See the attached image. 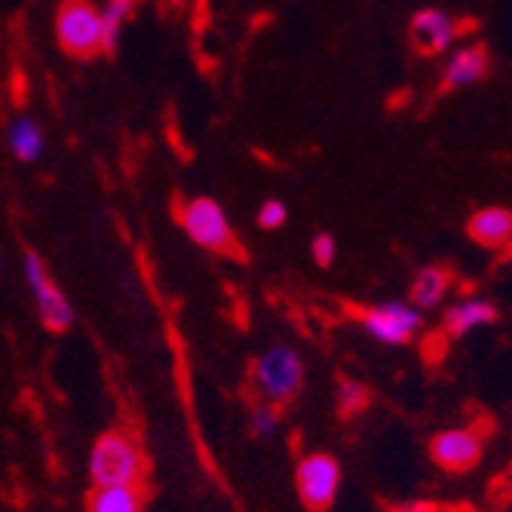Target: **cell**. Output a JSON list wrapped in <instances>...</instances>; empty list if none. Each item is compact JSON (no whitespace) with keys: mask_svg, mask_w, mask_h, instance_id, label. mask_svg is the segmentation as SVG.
<instances>
[{"mask_svg":"<svg viewBox=\"0 0 512 512\" xmlns=\"http://www.w3.org/2000/svg\"><path fill=\"white\" fill-rule=\"evenodd\" d=\"M145 454L138 442L120 430L102 433L89 451L92 485H135L145 479Z\"/></svg>","mask_w":512,"mask_h":512,"instance_id":"6da1fadb","label":"cell"},{"mask_svg":"<svg viewBox=\"0 0 512 512\" xmlns=\"http://www.w3.org/2000/svg\"><path fill=\"white\" fill-rule=\"evenodd\" d=\"M252 384L264 402L283 408L298 399L304 387V359L295 347L276 344L264 350L252 365Z\"/></svg>","mask_w":512,"mask_h":512,"instance_id":"7a4b0ae2","label":"cell"},{"mask_svg":"<svg viewBox=\"0 0 512 512\" xmlns=\"http://www.w3.org/2000/svg\"><path fill=\"white\" fill-rule=\"evenodd\" d=\"M181 227L197 246L215 255H234L237 252V234L230 224L224 206L212 197H194L181 206Z\"/></svg>","mask_w":512,"mask_h":512,"instance_id":"3957f363","label":"cell"},{"mask_svg":"<svg viewBox=\"0 0 512 512\" xmlns=\"http://www.w3.org/2000/svg\"><path fill=\"white\" fill-rule=\"evenodd\" d=\"M56 40L74 59L102 53V13L92 0H65L56 13Z\"/></svg>","mask_w":512,"mask_h":512,"instance_id":"277c9868","label":"cell"},{"mask_svg":"<svg viewBox=\"0 0 512 512\" xmlns=\"http://www.w3.org/2000/svg\"><path fill=\"white\" fill-rule=\"evenodd\" d=\"M22 270H25V283L31 289V298H34V307H37V316L43 322V329H50V332H68L71 322H74V307H71L68 295L59 289V283L50 276V270H46L43 258L34 249L25 252Z\"/></svg>","mask_w":512,"mask_h":512,"instance_id":"5b68a950","label":"cell"},{"mask_svg":"<svg viewBox=\"0 0 512 512\" xmlns=\"http://www.w3.org/2000/svg\"><path fill=\"white\" fill-rule=\"evenodd\" d=\"M362 329L387 347H405L421 335L424 310H417L411 301H384L362 313Z\"/></svg>","mask_w":512,"mask_h":512,"instance_id":"8992f818","label":"cell"},{"mask_svg":"<svg viewBox=\"0 0 512 512\" xmlns=\"http://www.w3.org/2000/svg\"><path fill=\"white\" fill-rule=\"evenodd\" d=\"M295 482H298L301 503L313 512H322L335 503V497L341 491V463L332 454L313 451L298 460Z\"/></svg>","mask_w":512,"mask_h":512,"instance_id":"52a82bcc","label":"cell"},{"mask_svg":"<svg viewBox=\"0 0 512 512\" xmlns=\"http://www.w3.org/2000/svg\"><path fill=\"white\" fill-rule=\"evenodd\" d=\"M408 34L421 56H445L460 43V22L442 7H421L408 22Z\"/></svg>","mask_w":512,"mask_h":512,"instance_id":"ba28073f","label":"cell"},{"mask_svg":"<svg viewBox=\"0 0 512 512\" xmlns=\"http://www.w3.org/2000/svg\"><path fill=\"white\" fill-rule=\"evenodd\" d=\"M485 436L473 427H451L430 439V457L445 473H470L482 460Z\"/></svg>","mask_w":512,"mask_h":512,"instance_id":"9c48e42d","label":"cell"},{"mask_svg":"<svg viewBox=\"0 0 512 512\" xmlns=\"http://www.w3.org/2000/svg\"><path fill=\"white\" fill-rule=\"evenodd\" d=\"M491 71V56L485 50V43L479 40H467L457 43L451 53H445V65H442V89L457 92V89H470L476 83H482Z\"/></svg>","mask_w":512,"mask_h":512,"instance_id":"30bf717a","label":"cell"},{"mask_svg":"<svg viewBox=\"0 0 512 512\" xmlns=\"http://www.w3.org/2000/svg\"><path fill=\"white\" fill-rule=\"evenodd\" d=\"M494 322H497V307H494V301H488L482 295H470V298L454 301L442 316L448 338H467V335L485 329V325H494Z\"/></svg>","mask_w":512,"mask_h":512,"instance_id":"8fae6325","label":"cell"},{"mask_svg":"<svg viewBox=\"0 0 512 512\" xmlns=\"http://www.w3.org/2000/svg\"><path fill=\"white\" fill-rule=\"evenodd\" d=\"M467 234L482 249H506L512 246V209L506 206H482L470 215Z\"/></svg>","mask_w":512,"mask_h":512,"instance_id":"7c38bea8","label":"cell"},{"mask_svg":"<svg viewBox=\"0 0 512 512\" xmlns=\"http://www.w3.org/2000/svg\"><path fill=\"white\" fill-rule=\"evenodd\" d=\"M451 286H454V273L445 264H424L414 273L408 295L417 310H436L451 295Z\"/></svg>","mask_w":512,"mask_h":512,"instance_id":"4fadbf2b","label":"cell"},{"mask_svg":"<svg viewBox=\"0 0 512 512\" xmlns=\"http://www.w3.org/2000/svg\"><path fill=\"white\" fill-rule=\"evenodd\" d=\"M7 145L19 163H37L46 151V135L34 117H16L7 129Z\"/></svg>","mask_w":512,"mask_h":512,"instance_id":"5bb4252c","label":"cell"},{"mask_svg":"<svg viewBox=\"0 0 512 512\" xmlns=\"http://www.w3.org/2000/svg\"><path fill=\"white\" fill-rule=\"evenodd\" d=\"M89 512H145L135 485H96L89 494Z\"/></svg>","mask_w":512,"mask_h":512,"instance_id":"9a60e30c","label":"cell"},{"mask_svg":"<svg viewBox=\"0 0 512 512\" xmlns=\"http://www.w3.org/2000/svg\"><path fill=\"white\" fill-rule=\"evenodd\" d=\"M138 0H105L102 13V53H114L126 22L132 19Z\"/></svg>","mask_w":512,"mask_h":512,"instance_id":"2e32d148","label":"cell"},{"mask_svg":"<svg viewBox=\"0 0 512 512\" xmlns=\"http://www.w3.org/2000/svg\"><path fill=\"white\" fill-rule=\"evenodd\" d=\"M368 390L362 387V384H356V381H341L338 384V411H341V417H356V414H362L365 408H368Z\"/></svg>","mask_w":512,"mask_h":512,"instance_id":"e0dca14e","label":"cell"},{"mask_svg":"<svg viewBox=\"0 0 512 512\" xmlns=\"http://www.w3.org/2000/svg\"><path fill=\"white\" fill-rule=\"evenodd\" d=\"M249 427H252V436L255 439H267L279 430V408L270 405V402H261L252 408V417H249Z\"/></svg>","mask_w":512,"mask_h":512,"instance_id":"ac0fdd59","label":"cell"},{"mask_svg":"<svg viewBox=\"0 0 512 512\" xmlns=\"http://www.w3.org/2000/svg\"><path fill=\"white\" fill-rule=\"evenodd\" d=\"M289 221V206L283 203V200H267V203H261V209H258V227L261 230H279Z\"/></svg>","mask_w":512,"mask_h":512,"instance_id":"d6986e66","label":"cell"},{"mask_svg":"<svg viewBox=\"0 0 512 512\" xmlns=\"http://www.w3.org/2000/svg\"><path fill=\"white\" fill-rule=\"evenodd\" d=\"M310 255L319 267H332L335 258H338V243L332 234H316L313 243H310Z\"/></svg>","mask_w":512,"mask_h":512,"instance_id":"ffe728a7","label":"cell"},{"mask_svg":"<svg viewBox=\"0 0 512 512\" xmlns=\"http://www.w3.org/2000/svg\"><path fill=\"white\" fill-rule=\"evenodd\" d=\"M393 512H436V506H430V503H405V506H396Z\"/></svg>","mask_w":512,"mask_h":512,"instance_id":"44dd1931","label":"cell"},{"mask_svg":"<svg viewBox=\"0 0 512 512\" xmlns=\"http://www.w3.org/2000/svg\"><path fill=\"white\" fill-rule=\"evenodd\" d=\"M4 273H7V258L0 255V276H4Z\"/></svg>","mask_w":512,"mask_h":512,"instance_id":"7402d4cb","label":"cell"},{"mask_svg":"<svg viewBox=\"0 0 512 512\" xmlns=\"http://www.w3.org/2000/svg\"><path fill=\"white\" fill-rule=\"evenodd\" d=\"M169 4H175V7H181V4H188V0H169Z\"/></svg>","mask_w":512,"mask_h":512,"instance_id":"603a6c76","label":"cell"}]
</instances>
